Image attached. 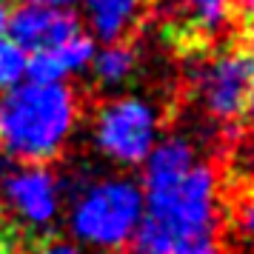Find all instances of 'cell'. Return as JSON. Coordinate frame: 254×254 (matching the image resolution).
Wrapping results in <instances>:
<instances>
[{
  "instance_id": "1",
  "label": "cell",
  "mask_w": 254,
  "mask_h": 254,
  "mask_svg": "<svg viewBox=\"0 0 254 254\" xmlns=\"http://www.w3.org/2000/svg\"><path fill=\"white\" fill-rule=\"evenodd\" d=\"M143 217L131 254H194L214 246L217 174L183 134L160 137L143 163Z\"/></svg>"
},
{
  "instance_id": "2",
  "label": "cell",
  "mask_w": 254,
  "mask_h": 254,
  "mask_svg": "<svg viewBox=\"0 0 254 254\" xmlns=\"http://www.w3.org/2000/svg\"><path fill=\"white\" fill-rule=\"evenodd\" d=\"M80 120L69 83L23 80L0 94V149L12 160L46 166L66 151Z\"/></svg>"
},
{
  "instance_id": "3",
  "label": "cell",
  "mask_w": 254,
  "mask_h": 254,
  "mask_svg": "<svg viewBox=\"0 0 254 254\" xmlns=\"http://www.w3.org/2000/svg\"><path fill=\"white\" fill-rule=\"evenodd\" d=\"M143 217L140 180L128 174H103L83 183L69 203V231L86 252L115 254L128 249Z\"/></svg>"
},
{
  "instance_id": "4",
  "label": "cell",
  "mask_w": 254,
  "mask_h": 254,
  "mask_svg": "<svg viewBox=\"0 0 254 254\" xmlns=\"http://www.w3.org/2000/svg\"><path fill=\"white\" fill-rule=\"evenodd\" d=\"M160 109L137 94H117L106 100L92 123V143L112 166L137 169L160 143Z\"/></svg>"
},
{
  "instance_id": "5",
  "label": "cell",
  "mask_w": 254,
  "mask_h": 254,
  "mask_svg": "<svg viewBox=\"0 0 254 254\" xmlns=\"http://www.w3.org/2000/svg\"><path fill=\"white\" fill-rule=\"evenodd\" d=\"M0 203L26 231L43 234L63 214V183L49 166L17 163V169L0 180Z\"/></svg>"
},
{
  "instance_id": "6",
  "label": "cell",
  "mask_w": 254,
  "mask_h": 254,
  "mask_svg": "<svg viewBox=\"0 0 254 254\" xmlns=\"http://www.w3.org/2000/svg\"><path fill=\"white\" fill-rule=\"evenodd\" d=\"M254 60L246 52H220L194 71V97L206 117L231 123L246 115Z\"/></svg>"
},
{
  "instance_id": "7",
  "label": "cell",
  "mask_w": 254,
  "mask_h": 254,
  "mask_svg": "<svg viewBox=\"0 0 254 254\" xmlns=\"http://www.w3.org/2000/svg\"><path fill=\"white\" fill-rule=\"evenodd\" d=\"M86 32L83 20L71 9H43V6H17L9 17V40L26 55H40L63 46L74 35Z\"/></svg>"
},
{
  "instance_id": "8",
  "label": "cell",
  "mask_w": 254,
  "mask_h": 254,
  "mask_svg": "<svg viewBox=\"0 0 254 254\" xmlns=\"http://www.w3.org/2000/svg\"><path fill=\"white\" fill-rule=\"evenodd\" d=\"M94 37L89 32H80L63 46L40 52V55H29V71L26 80L37 83H66L71 74H80L92 66L94 58Z\"/></svg>"
},
{
  "instance_id": "9",
  "label": "cell",
  "mask_w": 254,
  "mask_h": 254,
  "mask_svg": "<svg viewBox=\"0 0 254 254\" xmlns=\"http://www.w3.org/2000/svg\"><path fill=\"white\" fill-rule=\"evenodd\" d=\"M83 23L100 43L126 40L128 32L140 23L149 0H80Z\"/></svg>"
},
{
  "instance_id": "10",
  "label": "cell",
  "mask_w": 254,
  "mask_h": 254,
  "mask_svg": "<svg viewBox=\"0 0 254 254\" xmlns=\"http://www.w3.org/2000/svg\"><path fill=\"white\" fill-rule=\"evenodd\" d=\"M134 69H137V52L126 40L103 43L100 49H94L92 66H89L97 86H103V89H123L131 80Z\"/></svg>"
},
{
  "instance_id": "11",
  "label": "cell",
  "mask_w": 254,
  "mask_h": 254,
  "mask_svg": "<svg viewBox=\"0 0 254 254\" xmlns=\"http://www.w3.org/2000/svg\"><path fill=\"white\" fill-rule=\"evenodd\" d=\"M189 23L203 35H217L231 17L234 0H180Z\"/></svg>"
},
{
  "instance_id": "12",
  "label": "cell",
  "mask_w": 254,
  "mask_h": 254,
  "mask_svg": "<svg viewBox=\"0 0 254 254\" xmlns=\"http://www.w3.org/2000/svg\"><path fill=\"white\" fill-rule=\"evenodd\" d=\"M26 71H29V55L9 37H3L0 40V94L20 86L26 80Z\"/></svg>"
},
{
  "instance_id": "13",
  "label": "cell",
  "mask_w": 254,
  "mask_h": 254,
  "mask_svg": "<svg viewBox=\"0 0 254 254\" xmlns=\"http://www.w3.org/2000/svg\"><path fill=\"white\" fill-rule=\"evenodd\" d=\"M234 226H237V234H240L243 240L254 243V194H249L237 206V211H234Z\"/></svg>"
},
{
  "instance_id": "14",
  "label": "cell",
  "mask_w": 254,
  "mask_h": 254,
  "mask_svg": "<svg viewBox=\"0 0 254 254\" xmlns=\"http://www.w3.org/2000/svg\"><path fill=\"white\" fill-rule=\"evenodd\" d=\"M32 254H89L86 249L74 246V243H66V240H46L43 246H37Z\"/></svg>"
},
{
  "instance_id": "15",
  "label": "cell",
  "mask_w": 254,
  "mask_h": 254,
  "mask_svg": "<svg viewBox=\"0 0 254 254\" xmlns=\"http://www.w3.org/2000/svg\"><path fill=\"white\" fill-rule=\"evenodd\" d=\"M20 6H43V9H71L80 0H17Z\"/></svg>"
},
{
  "instance_id": "16",
  "label": "cell",
  "mask_w": 254,
  "mask_h": 254,
  "mask_svg": "<svg viewBox=\"0 0 254 254\" xmlns=\"http://www.w3.org/2000/svg\"><path fill=\"white\" fill-rule=\"evenodd\" d=\"M9 17H12V9L6 6V0H0V40L9 37Z\"/></svg>"
},
{
  "instance_id": "17",
  "label": "cell",
  "mask_w": 254,
  "mask_h": 254,
  "mask_svg": "<svg viewBox=\"0 0 254 254\" xmlns=\"http://www.w3.org/2000/svg\"><path fill=\"white\" fill-rule=\"evenodd\" d=\"M246 115L254 123V66H252V80H249V94H246Z\"/></svg>"
},
{
  "instance_id": "18",
  "label": "cell",
  "mask_w": 254,
  "mask_h": 254,
  "mask_svg": "<svg viewBox=\"0 0 254 254\" xmlns=\"http://www.w3.org/2000/svg\"><path fill=\"white\" fill-rule=\"evenodd\" d=\"M240 6H243V14L249 20H254V0H240Z\"/></svg>"
},
{
  "instance_id": "19",
  "label": "cell",
  "mask_w": 254,
  "mask_h": 254,
  "mask_svg": "<svg viewBox=\"0 0 254 254\" xmlns=\"http://www.w3.org/2000/svg\"><path fill=\"white\" fill-rule=\"evenodd\" d=\"M246 37H249V49L254 52V20H249V35Z\"/></svg>"
},
{
  "instance_id": "20",
  "label": "cell",
  "mask_w": 254,
  "mask_h": 254,
  "mask_svg": "<svg viewBox=\"0 0 254 254\" xmlns=\"http://www.w3.org/2000/svg\"><path fill=\"white\" fill-rule=\"evenodd\" d=\"M194 254H217V246H206V249H200V252Z\"/></svg>"
}]
</instances>
